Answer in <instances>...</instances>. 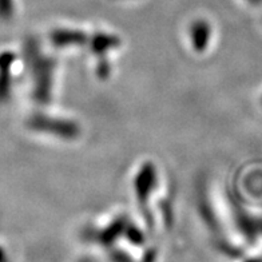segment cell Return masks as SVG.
<instances>
[{
	"label": "cell",
	"mask_w": 262,
	"mask_h": 262,
	"mask_svg": "<svg viewBox=\"0 0 262 262\" xmlns=\"http://www.w3.org/2000/svg\"><path fill=\"white\" fill-rule=\"evenodd\" d=\"M32 128L40 131H49V133H55L56 135H60L63 138H73L78 134V127L74 123L66 121H59V119H50L46 117H34L30 122Z\"/></svg>",
	"instance_id": "cell-1"
},
{
	"label": "cell",
	"mask_w": 262,
	"mask_h": 262,
	"mask_svg": "<svg viewBox=\"0 0 262 262\" xmlns=\"http://www.w3.org/2000/svg\"><path fill=\"white\" fill-rule=\"evenodd\" d=\"M210 26L205 20H196L194 21L191 27H190V40L193 45L194 51L202 52L209 45L210 40Z\"/></svg>",
	"instance_id": "cell-2"
},
{
	"label": "cell",
	"mask_w": 262,
	"mask_h": 262,
	"mask_svg": "<svg viewBox=\"0 0 262 262\" xmlns=\"http://www.w3.org/2000/svg\"><path fill=\"white\" fill-rule=\"evenodd\" d=\"M15 56L11 52L0 54V102L4 100L10 94L11 87V67L14 63Z\"/></svg>",
	"instance_id": "cell-3"
},
{
	"label": "cell",
	"mask_w": 262,
	"mask_h": 262,
	"mask_svg": "<svg viewBox=\"0 0 262 262\" xmlns=\"http://www.w3.org/2000/svg\"><path fill=\"white\" fill-rule=\"evenodd\" d=\"M83 39L84 36L79 31H55L52 34V41L59 46L73 45V43L80 45Z\"/></svg>",
	"instance_id": "cell-4"
},
{
	"label": "cell",
	"mask_w": 262,
	"mask_h": 262,
	"mask_svg": "<svg viewBox=\"0 0 262 262\" xmlns=\"http://www.w3.org/2000/svg\"><path fill=\"white\" fill-rule=\"evenodd\" d=\"M12 15V0H0V19H8Z\"/></svg>",
	"instance_id": "cell-5"
},
{
	"label": "cell",
	"mask_w": 262,
	"mask_h": 262,
	"mask_svg": "<svg viewBox=\"0 0 262 262\" xmlns=\"http://www.w3.org/2000/svg\"><path fill=\"white\" fill-rule=\"evenodd\" d=\"M252 3H259V2H262V0H250Z\"/></svg>",
	"instance_id": "cell-6"
}]
</instances>
